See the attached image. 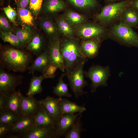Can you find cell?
<instances>
[{
    "mask_svg": "<svg viewBox=\"0 0 138 138\" xmlns=\"http://www.w3.org/2000/svg\"><path fill=\"white\" fill-rule=\"evenodd\" d=\"M0 28L1 31L11 32L12 28L6 17L3 15L0 16Z\"/></svg>",
    "mask_w": 138,
    "mask_h": 138,
    "instance_id": "cell-36",
    "label": "cell"
},
{
    "mask_svg": "<svg viewBox=\"0 0 138 138\" xmlns=\"http://www.w3.org/2000/svg\"><path fill=\"white\" fill-rule=\"evenodd\" d=\"M58 69L55 65L50 64L47 67L44 73L42 74L45 79L53 78L55 76V73Z\"/></svg>",
    "mask_w": 138,
    "mask_h": 138,
    "instance_id": "cell-37",
    "label": "cell"
},
{
    "mask_svg": "<svg viewBox=\"0 0 138 138\" xmlns=\"http://www.w3.org/2000/svg\"><path fill=\"white\" fill-rule=\"evenodd\" d=\"M4 12L7 17L14 25H17L16 19L17 16V13L16 10L9 5L3 9Z\"/></svg>",
    "mask_w": 138,
    "mask_h": 138,
    "instance_id": "cell-35",
    "label": "cell"
},
{
    "mask_svg": "<svg viewBox=\"0 0 138 138\" xmlns=\"http://www.w3.org/2000/svg\"><path fill=\"white\" fill-rule=\"evenodd\" d=\"M62 98H55L48 96L45 98L38 101L39 103L43 106L56 122L62 116L59 106V102Z\"/></svg>",
    "mask_w": 138,
    "mask_h": 138,
    "instance_id": "cell-15",
    "label": "cell"
},
{
    "mask_svg": "<svg viewBox=\"0 0 138 138\" xmlns=\"http://www.w3.org/2000/svg\"><path fill=\"white\" fill-rule=\"evenodd\" d=\"M81 113L65 114L62 115L56 122L52 138L64 136L77 117Z\"/></svg>",
    "mask_w": 138,
    "mask_h": 138,
    "instance_id": "cell-9",
    "label": "cell"
},
{
    "mask_svg": "<svg viewBox=\"0 0 138 138\" xmlns=\"http://www.w3.org/2000/svg\"><path fill=\"white\" fill-rule=\"evenodd\" d=\"M44 44L43 37L39 34L33 35L32 38L26 45V49L31 54L38 56L44 51Z\"/></svg>",
    "mask_w": 138,
    "mask_h": 138,
    "instance_id": "cell-19",
    "label": "cell"
},
{
    "mask_svg": "<svg viewBox=\"0 0 138 138\" xmlns=\"http://www.w3.org/2000/svg\"><path fill=\"white\" fill-rule=\"evenodd\" d=\"M54 130H53L34 126L29 130L24 133L23 138H52Z\"/></svg>",
    "mask_w": 138,
    "mask_h": 138,
    "instance_id": "cell-21",
    "label": "cell"
},
{
    "mask_svg": "<svg viewBox=\"0 0 138 138\" xmlns=\"http://www.w3.org/2000/svg\"><path fill=\"white\" fill-rule=\"evenodd\" d=\"M23 78L22 75L11 74L0 66V92L8 95L15 91L16 87L22 84Z\"/></svg>",
    "mask_w": 138,
    "mask_h": 138,
    "instance_id": "cell-8",
    "label": "cell"
},
{
    "mask_svg": "<svg viewBox=\"0 0 138 138\" xmlns=\"http://www.w3.org/2000/svg\"><path fill=\"white\" fill-rule=\"evenodd\" d=\"M0 37L4 42L9 43L15 48L21 49L23 47L16 35L11 32L1 31Z\"/></svg>",
    "mask_w": 138,
    "mask_h": 138,
    "instance_id": "cell-31",
    "label": "cell"
},
{
    "mask_svg": "<svg viewBox=\"0 0 138 138\" xmlns=\"http://www.w3.org/2000/svg\"><path fill=\"white\" fill-rule=\"evenodd\" d=\"M76 33L83 40L97 38L103 41L108 38V28L98 23L84 24L76 28Z\"/></svg>",
    "mask_w": 138,
    "mask_h": 138,
    "instance_id": "cell-5",
    "label": "cell"
},
{
    "mask_svg": "<svg viewBox=\"0 0 138 138\" xmlns=\"http://www.w3.org/2000/svg\"><path fill=\"white\" fill-rule=\"evenodd\" d=\"M120 0H104L106 3H107V4L115 3Z\"/></svg>",
    "mask_w": 138,
    "mask_h": 138,
    "instance_id": "cell-42",
    "label": "cell"
},
{
    "mask_svg": "<svg viewBox=\"0 0 138 138\" xmlns=\"http://www.w3.org/2000/svg\"><path fill=\"white\" fill-rule=\"evenodd\" d=\"M61 40L58 36L50 40L47 49L51 64L56 66L63 72L65 71L64 63L60 48Z\"/></svg>",
    "mask_w": 138,
    "mask_h": 138,
    "instance_id": "cell-10",
    "label": "cell"
},
{
    "mask_svg": "<svg viewBox=\"0 0 138 138\" xmlns=\"http://www.w3.org/2000/svg\"><path fill=\"white\" fill-rule=\"evenodd\" d=\"M17 15L20 22L24 27L34 26L35 18L29 8H18Z\"/></svg>",
    "mask_w": 138,
    "mask_h": 138,
    "instance_id": "cell-22",
    "label": "cell"
},
{
    "mask_svg": "<svg viewBox=\"0 0 138 138\" xmlns=\"http://www.w3.org/2000/svg\"><path fill=\"white\" fill-rule=\"evenodd\" d=\"M40 26L43 30L51 38V40H53L58 36L59 31L57 26L51 20L47 18H44L41 19Z\"/></svg>",
    "mask_w": 138,
    "mask_h": 138,
    "instance_id": "cell-23",
    "label": "cell"
},
{
    "mask_svg": "<svg viewBox=\"0 0 138 138\" xmlns=\"http://www.w3.org/2000/svg\"><path fill=\"white\" fill-rule=\"evenodd\" d=\"M23 96L19 91H15L8 94L4 110L11 111L21 116V100Z\"/></svg>",
    "mask_w": 138,
    "mask_h": 138,
    "instance_id": "cell-14",
    "label": "cell"
},
{
    "mask_svg": "<svg viewBox=\"0 0 138 138\" xmlns=\"http://www.w3.org/2000/svg\"><path fill=\"white\" fill-rule=\"evenodd\" d=\"M28 68L29 74H33L36 71L43 74L47 67L51 64L47 50L37 56Z\"/></svg>",
    "mask_w": 138,
    "mask_h": 138,
    "instance_id": "cell-16",
    "label": "cell"
},
{
    "mask_svg": "<svg viewBox=\"0 0 138 138\" xmlns=\"http://www.w3.org/2000/svg\"><path fill=\"white\" fill-rule=\"evenodd\" d=\"M34 115L35 126L48 128L54 130L56 122L41 104Z\"/></svg>",
    "mask_w": 138,
    "mask_h": 138,
    "instance_id": "cell-11",
    "label": "cell"
},
{
    "mask_svg": "<svg viewBox=\"0 0 138 138\" xmlns=\"http://www.w3.org/2000/svg\"><path fill=\"white\" fill-rule=\"evenodd\" d=\"M65 7L64 3L61 0H48L45 5V11L49 13H56L63 10Z\"/></svg>",
    "mask_w": 138,
    "mask_h": 138,
    "instance_id": "cell-30",
    "label": "cell"
},
{
    "mask_svg": "<svg viewBox=\"0 0 138 138\" xmlns=\"http://www.w3.org/2000/svg\"><path fill=\"white\" fill-rule=\"evenodd\" d=\"M132 0H125L107 4L95 17V20L101 25L107 28L120 19L122 14L127 7L131 5Z\"/></svg>",
    "mask_w": 138,
    "mask_h": 138,
    "instance_id": "cell-4",
    "label": "cell"
},
{
    "mask_svg": "<svg viewBox=\"0 0 138 138\" xmlns=\"http://www.w3.org/2000/svg\"><path fill=\"white\" fill-rule=\"evenodd\" d=\"M120 19L132 29L138 27V12L131 5L123 11Z\"/></svg>",
    "mask_w": 138,
    "mask_h": 138,
    "instance_id": "cell-20",
    "label": "cell"
},
{
    "mask_svg": "<svg viewBox=\"0 0 138 138\" xmlns=\"http://www.w3.org/2000/svg\"><path fill=\"white\" fill-rule=\"evenodd\" d=\"M75 6L80 8L90 9L97 4V0H67Z\"/></svg>",
    "mask_w": 138,
    "mask_h": 138,
    "instance_id": "cell-32",
    "label": "cell"
},
{
    "mask_svg": "<svg viewBox=\"0 0 138 138\" xmlns=\"http://www.w3.org/2000/svg\"><path fill=\"white\" fill-rule=\"evenodd\" d=\"M13 124L0 123V138L10 131Z\"/></svg>",
    "mask_w": 138,
    "mask_h": 138,
    "instance_id": "cell-38",
    "label": "cell"
},
{
    "mask_svg": "<svg viewBox=\"0 0 138 138\" xmlns=\"http://www.w3.org/2000/svg\"><path fill=\"white\" fill-rule=\"evenodd\" d=\"M43 1V0H30L29 8L35 19L37 18L41 11Z\"/></svg>",
    "mask_w": 138,
    "mask_h": 138,
    "instance_id": "cell-34",
    "label": "cell"
},
{
    "mask_svg": "<svg viewBox=\"0 0 138 138\" xmlns=\"http://www.w3.org/2000/svg\"><path fill=\"white\" fill-rule=\"evenodd\" d=\"M31 53L11 47H2L0 52V66L15 72H23L32 62Z\"/></svg>",
    "mask_w": 138,
    "mask_h": 138,
    "instance_id": "cell-1",
    "label": "cell"
},
{
    "mask_svg": "<svg viewBox=\"0 0 138 138\" xmlns=\"http://www.w3.org/2000/svg\"><path fill=\"white\" fill-rule=\"evenodd\" d=\"M19 117L12 112L4 110L0 112V123L13 124Z\"/></svg>",
    "mask_w": 138,
    "mask_h": 138,
    "instance_id": "cell-33",
    "label": "cell"
},
{
    "mask_svg": "<svg viewBox=\"0 0 138 138\" xmlns=\"http://www.w3.org/2000/svg\"><path fill=\"white\" fill-rule=\"evenodd\" d=\"M137 28H138V27Z\"/></svg>",
    "mask_w": 138,
    "mask_h": 138,
    "instance_id": "cell-44",
    "label": "cell"
},
{
    "mask_svg": "<svg viewBox=\"0 0 138 138\" xmlns=\"http://www.w3.org/2000/svg\"><path fill=\"white\" fill-rule=\"evenodd\" d=\"M30 0H20L19 3L20 8H26L29 5Z\"/></svg>",
    "mask_w": 138,
    "mask_h": 138,
    "instance_id": "cell-40",
    "label": "cell"
},
{
    "mask_svg": "<svg viewBox=\"0 0 138 138\" xmlns=\"http://www.w3.org/2000/svg\"><path fill=\"white\" fill-rule=\"evenodd\" d=\"M85 61L80 63L67 76L71 88L77 98L85 93L83 89L87 85L84 79L83 68Z\"/></svg>",
    "mask_w": 138,
    "mask_h": 138,
    "instance_id": "cell-7",
    "label": "cell"
},
{
    "mask_svg": "<svg viewBox=\"0 0 138 138\" xmlns=\"http://www.w3.org/2000/svg\"><path fill=\"white\" fill-rule=\"evenodd\" d=\"M15 32L23 47L26 45L33 36L30 27L28 26L17 28L15 30Z\"/></svg>",
    "mask_w": 138,
    "mask_h": 138,
    "instance_id": "cell-27",
    "label": "cell"
},
{
    "mask_svg": "<svg viewBox=\"0 0 138 138\" xmlns=\"http://www.w3.org/2000/svg\"><path fill=\"white\" fill-rule=\"evenodd\" d=\"M108 28V38L129 47L138 48V34L120 19Z\"/></svg>",
    "mask_w": 138,
    "mask_h": 138,
    "instance_id": "cell-3",
    "label": "cell"
},
{
    "mask_svg": "<svg viewBox=\"0 0 138 138\" xmlns=\"http://www.w3.org/2000/svg\"><path fill=\"white\" fill-rule=\"evenodd\" d=\"M84 73L91 80V92H94L100 86L107 85V82L110 75L108 66L104 67L100 65H94Z\"/></svg>",
    "mask_w": 138,
    "mask_h": 138,
    "instance_id": "cell-6",
    "label": "cell"
},
{
    "mask_svg": "<svg viewBox=\"0 0 138 138\" xmlns=\"http://www.w3.org/2000/svg\"><path fill=\"white\" fill-rule=\"evenodd\" d=\"M131 6L138 12V0H132Z\"/></svg>",
    "mask_w": 138,
    "mask_h": 138,
    "instance_id": "cell-41",
    "label": "cell"
},
{
    "mask_svg": "<svg viewBox=\"0 0 138 138\" xmlns=\"http://www.w3.org/2000/svg\"><path fill=\"white\" fill-rule=\"evenodd\" d=\"M45 78L42 74L39 76H33L31 79L27 95L33 96L41 93L42 90L41 82Z\"/></svg>",
    "mask_w": 138,
    "mask_h": 138,
    "instance_id": "cell-26",
    "label": "cell"
},
{
    "mask_svg": "<svg viewBox=\"0 0 138 138\" xmlns=\"http://www.w3.org/2000/svg\"><path fill=\"white\" fill-rule=\"evenodd\" d=\"M56 24L59 31L66 37L74 38V33L73 28L63 16L58 18Z\"/></svg>",
    "mask_w": 138,
    "mask_h": 138,
    "instance_id": "cell-25",
    "label": "cell"
},
{
    "mask_svg": "<svg viewBox=\"0 0 138 138\" xmlns=\"http://www.w3.org/2000/svg\"><path fill=\"white\" fill-rule=\"evenodd\" d=\"M34 126V115L22 116L13 124L10 131L24 134Z\"/></svg>",
    "mask_w": 138,
    "mask_h": 138,
    "instance_id": "cell-13",
    "label": "cell"
},
{
    "mask_svg": "<svg viewBox=\"0 0 138 138\" xmlns=\"http://www.w3.org/2000/svg\"><path fill=\"white\" fill-rule=\"evenodd\" d=\"M59 106L62 116L65 114H74L77 112L82 113L86 110L84 105H78L67 99L62 98L59 102Z\"/></svg>",
    "mask_w": 138,
    "mask_h": 138,
    "instance_id": "cell-18",
    "label": "cell"
},
{
    "mask_svg": "<svg viewBox=\"0 0 138 138\" xmlns=\"http://www.w3.org/2000/svg\"><path fill=\"white\" fill-rule=\"evenodd\" d=\"M82 113L77 117L69 130L64 136L65 138H80L83 130L81 121Z\"/></svg>",
    "mask_w": 138,
    "mask_h": 138,
    "instance_id": "cell-28",
    "label": "cell"
},
{
    "mask_svg": "<svg viewBox=\"0 0 138 138\" xmlns=\"http://www.w3.org/2000/svg\"><path fill=\"white\" fill-rule=\"evenodd\" d=\"M7 95L1 92H0V112L4 110L5 104L7 99Z\"/></svg>",
    "mask_w": 138,
    "mask_h": 138,
    "instance_id": "cell-39",
    "label": "cell"
},
{
    "mask_svg": "<svg viewBox=\"0 0 138 138\" xmlns=\"http://www.w3.org/2000/svg\"><path fill=\"white\" fill-rule=\"evenodd\" d=\"M63 16L72 28L78 27L84 24L86 20L84 16L71 10L66 12Z\"/></svg>",
    "mask_w": 138,
    "mask_h": 138,
    "instance_id": "cell-24",
    "label": "cell"
},
{
    "mask_svg": "<svg viewBox=\"0 0 138 138\" xmlns=\"http://www.w3.org/2000/svg\"><path fill=\"white\" fill-rule=\"evenodd\" d=\"M102 41L97 38L83 40L80 44L81 52L87 58L93 59L98 54Z\"/></svg>",
    "mask_w": 138,
    "mask_h": 138,
    "instance_id": "cell-12",
    "label": "cell"
},
{
    "mask_svg": "<svg viewBox=\"0 0 138 138\" xmlns=\"http://www.w3.org/2000/svg\"><path fill=\"white\" fill-rule=\"evenodd\" d=\"M60 48L63 60L65 73L67 76L80 63L87 60V59L81 52L78 41L74 38L66 37L61 40Z\"/></svg>",
    "mask_w": 138,
    "mask_h": 138,
    "instance_id": "cell-2",
    "label": "cell"
},
{
    "mask_svg": "<svg viewBox=\"0 0 138 138\" xmlns=\"http://www.w3.org/2000/svg\"><path fill=\"white\" fill-rule=\"evenodd\" d=\"M40 103L32 96H23L21 102V116L34 115L39 109Z\"/></svg>",
    "mask_w": 138,
    "mask_h": 138,
    "instance_id": "cell-17",
    "label": "cell"
},
{
    "mask_svg": "<svg viewBox=\"0 0 138 138\" xmlns=\"http://www.w3.org/2000/svg\"><path fill=\"white\" fill-rule=\"evenodd\" d=\"M65 75V73L61 74L59 79L58 83L53 88V93L59 97H70L72 96V95L68 92L67 85L63 80V77Z\"/></svg>",
    "mask_w": 138,
    "mask_h": 138,
    "instance_id": "cell-29",
    "label": "cell"
},
{
    "mask_svg": "<svg viewBox=\"0 0 138 138\" xmlns=\"http://www.w3.org/2000/svg\"><path fill=\"white\" fill-rule=\"evenodd\" d=\"M20 137V136H19L18 135H12V136H9V138H19Z\"/></svg>",
    "mask_w": 138,
    "mask_h": 138,
    "instance_id": "cell-43",
    "label": "cell"
}]
</instances>
